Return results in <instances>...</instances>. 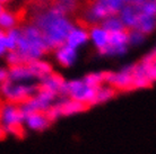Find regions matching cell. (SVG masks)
<instances>
[{
    "label": "cell",
    "instance_id": "cell-1",
    "mask_svg": "<svg viewBox=\"0 0 156 154\" xmlns=\"http://www.w3.org/2000/svg\"><path fill=\"white\" fill-rule=\"evenodd\" d=\"M32 24L42 33L50 50H55L66 43V38L74 24L63 12L55 5L40 8L32 17Z\"/></svg>",
    "mask_w": 156,
    "mask_h": 154
},
{
    "label": "cell",
    "instance_id": "cell-2",
    "mask_svg": "<svg viewBox=\"0 0 156 154\" xmlns=\"http://www.w3.org/2000/svg\"><path fill=\"white\" fill-rule=\"evenodd\" d=\"M20 34L16 51L20 53L26 64L33 60L41 59L50 51L42 33L33 24L25 25L20 28Z\"/></svg>",
    "mask_w": 156,
    "mask_h": 154
},
{
    "label": "cell",
    "instance_id": "cell-3",
    "mask_svg": "<svg viewBox=\"0 0 156 154\" xmlns=\"http://www.w3.org/2000/svg\"><path fill=\"white\" fill-rule=\"evenodd\" d=\"M37 89V83L15 82L7 79L2 83H0V95L4 97L6 102L22 105L34 96Z\"/></svg>",
    "mask_w": 156,
    "mask_h": 154
},
{
    "label": "cell",
    "instance_id": "cell-4",
    "mask_svg": "<svg viewBox=\"0 0 156 154\" xmlns=\"http://www.w3.org/2000/svg\"><path fill=\"white\" fill-rule=\"evenodd\" d=\"M24 118L25 115L20 105L0 101V126L6 133L15 135L23 134Z\"/></svg>",
    "mask_w": 156,
    "mask_h": 154
},
{
    "label": "cell",
    "instance_id": "cell-5",
    "mask_svg": "<svg viewBox=\"0 0 156 154\" xmlns=\"http://www.w3.org/2000/svg\"><path fill=\"white\" fill-rule=\"evenodd\" d=\"M95 90L96 89L87 85L83 80H71L66 82L63 97L77 100L87 106H92Z\"/></svg>",
    "mask_w": 156,
    "mask_h": 154
},
{
    "label": "cell",
    "instance_id": "cell-6",
    "mask_svg": "<svg viewBox=\"0 0 156 154\" xmlns=\"http://www.w3.org/2000/svg\"><path fill=\"white\" fill-rule=\"evenodd\" d=\"M133 65L125 66L120 72H104L105 85L114 88L117 91L133 90Z\"/></svg>",
    "mask_w": 156,
    "mask_h": 154
},
{
    "label": "cell",
    "instance_id": "cell-7",
    "mask_svg": "<svg viewBox=\"0 0 156 154\" xmlns=\"http://www.w3.org/2000/svg\"><path fill=\"white\" fill-rule=\"evenodd\" d=\"M128 29L109 33L108 46L103 51V55H122L128 46Z\"/></svg>",
    "mask_w": 156,
    "mask_h": 154
},
{
    "label": "cell",
    "instance_id": "cell-8",
    "mask_svg": "<svg viewBox=\"0 0 156 154\" xmlns=\"http://www.w3.org/2000/svg\"><path fill=\"white\" fill-rule=\"evenodd\" d=\"M67 81L63 79L61 74L52 72L47 77L40 79V82L37 83L40 89L49 90L51 92L55 93L57 96H62L65 95V87H66Z\"/></svg>",
    "mask_w": 156,
    "mask_h": 154
},
{
    "label": "cell",
    "instance_id": "cell-9",
    "mask_svg": "<svg viewBox=\"0 0 156 154\" xmlns=\"http://www.w3.org/2000/svg\"><path fill=\"white\" fill-rule=\"evenodd\" d=\"M141 15L140 6H136V5L126 4L123 7L121 8L118 16L121 19L122 24L125 25L127 29H133V27L136 26L137 22L139 19Z\"/></svg>",
    "mask_w": 156,
    "mask_h": 154
},
{
    "label": "cell",
    "instance_id": "cell-10",
    "mask_svg": "<svg viewBox=\"0 0 156 154\" xmlns=\"http://www.w3.org/2000/svg\"><path fill=\"white\" fill-rule=\"evenodd\" d=\"M90 41V36H88V28L84 26L73 27L69 32V34L67 36L66 43L68 46L73 47L75 50H77L79 47L84 46L86 43Z\"/></svg>",
    "mask_w": 156,
    "mask_h": 154
},
{
    "label": "cell",
    "instance_id": "cell-11",
    "mask_svg": "<svg viewBox=\"0 0 156 154\" xmlns=\"http://www.w3.org/2000/svg\"><path fill=\"white\" fill-rule=\"evenodd\" d=\"M24 20V12H12L9 9H2L0 12V31L7 32L16 28Z\"/></svg>",
    "mask_w": 156,
    "mask_h": 154
},
{
    "label": "cell",
    "instance_id": "cell-12",
    "mask_svg": "<svg viewBox=\"0 0 156 154\" xmlns=\"http://www.w3.org/2000/svg\"><path fill=\"white\" fill-rule=\"evenodd\" d=\"M88 36L90 39L93 42L94 46L98 49V53L102 54L105 50L109 42V33L101 26V25H93L88 27Z\"/></svg>",
    "mask_w": 156,
    "mask_h": 154
},
{
    "label": "cell",
    "instance_id": "cell-13",
    "mask_svg": "<svg viewBox=\"0 0 156 154\" xmlns=\"http://www.w3.org/2000/svg\"><path fill=\"white\" fill-rule=\"evenodd\" d=\"M55 106L60 112V116H70L75 115V114H79V112H85L86 109H88L90 107L87 105L70 99V98H63L60 101H58Z\"/></svg>",
    "mask_w": 156,
    "mask_h": 154
},
{
    "label": "cell",
    "instance_id": "cell-14",
    "mask_svg": "<svg viewBox=\"0 0 156 154\" xmlns=\"http://www.w3.org/2000/svg\"><path fill=\"white\" fill-rule=\"evenodd\" d=\"M55 56L60 65L63 68H69L74 65L77 60V50L68 46L67 44H63L55 50Z\"/></svg>",
    "mask_w": 156,
    "mask_h": 154
},
{
    "label": "cell",
    "instance_id": "cell-15",
    "mask_svg": "<svg viewBox=\"0 0 156 154\" xmlns=\"http://www.w3.org/2000/svg\"><path fill=\"white\" fill-rule=\"evenodd\" d=\"M24 123L26 125V127L32 129V131L42 132L47 129L50 125V120L48 119L45 112H31L25 115Z\"/></svg>",
    "mask_w": 156,
    "mask_h": 154
},
{
    "label": "cell",
    "instance_id": "cell-16",
    "mask_svg": "<svg viewBox=\"0 0 156 154\" xmlns=\"http://www.w3.org/2000/svg\"><path fill=\"white\" fill-rule=\"evenodd\" d=\"M26 64H27L28 69L31 70L34 79H39L40 80V79L47 77V75L53 72L52 64H50L48 61H44L42 59L33 60V61L28 62Z\"/></svg>",
    "mask_w": 156,
    "mask_h": 154
},
{
    "label": "cell",
    "instance_id": "cell-17",
    "mask_svg": "<svg viewBox=\"0 0 156 154\" xmlns=\"http://www.w3.org/2000/svg\"><path fill=\"white\" fill-rule=\"evenodd\" d=\"M8 79L15 82H27L34 79L31 70L28 69L27 64H20V65L9 66L8 69Z\"/></svg>",
    "mask_w": 156,
    "mask_h": 154
},
{
    "label": "cell",
    "instance_id": "cell-18",
    "mask_svg": "<svg viewBox=\"0 0 156 154\" xmlns=\"http://www.w3.org/2000/svg\"><path fill=\"white\" fill-rule=\"evenodd\" d=\"M115 95H117V90L104 83V85H102L101 87L96 88L92 105H98V104L106 102V101H109L110 99H112Z\"/></svg>",
    "mask_w": 156,
    "mask_h": 154
},
{
    "label": "cell",
    "instance_id": "cell-19",
    "mask_svg": "<svg viewBox=\"0 0 156 154\" xmlns=\"http://www.w3.org/2000/svg\"><path fill=\"white\" fill-rule=\"evenodd\" d=\"M133 29L140 32L141 34H144L145 36L149 35L155 29V17L144 15L141 12L140 17H139V19L137 22L136 26L133 27Z\"/></svg>",
    "mask_w": 156,
    "mask_h": 154
},
{
    "label": "cell",
    "instance_id": "cell-20",
    "mask_svg": "<svg viewBox=\"0 0 156 154\" xmlns=\"http://www.w3.org/2000/svg\"><path fill=\"white\" fill-rule=\"evenodd\" d=\"M20 31L18 27L9 29L7 32H2V42L6 47V51H15L17 49V43L20 38Z\"/></svg>",
    "mask_w": 156,
    "mask_h": 154
},
{
    "label": "cell",
    "instance_id": "cell-21",
    "mask_svg": "<svg viewBox=\"0 0 156 154\" xmlns=\"http://www.w3.org/2000/svg\"><path fill=\"white\" fill-rule=\"evenodd\" d=\"M101 26L105 29L108 33H113V32H119L122 29H126L125 25L122 24L121 19L118 15L110 16L108 18L101 22Z\"/></svg>",
    "mask_w": 156,
    "mask_h": 154
},
{
    "label": "cell",
    "instance_id": "cell-22",
    "mask_svg": "<svg viewBox=\"0 0 156 154\" xmlns=\"http://www.w3.org/2000/svg\"><path fill=\"white\" fill-rule=\"evenodd\" d=\"M83 81L85 82L87 85H90L92 88L96 89L104 85V72H93V73L87 74Z\"/></svg>",
    "mask_w": 156,
    "mask_h": 154
},
{
    "label": "cell",
    "instance_id": "cell-23",
    "mask_svg": "<svg viewBox=\"0 0 156 154\" xmlns=\"http://www.w3.org/2000/svg\"><path fill=\"white\" fill-rule=\"evenodd\" d=\"M144 34H141L140 32L136 31V29H128V44L131 45H139L144 42L145 39Z\"/></svg>",
    "mask_w": 156,
    "mask_h": 154
},
{
    "label": "cell",
    "instance_id": "cell-24",
    "mask_svg": "<svg viewBox=\"0 0 156 154\" xmlns=\"http://www.w3.org/2000/svg\"><path fill=\"white\" fill-rule=\"evenodd\" d=\"M6 61H7L8 65L9 66H15V65H20V64H25L23 61L22 56L20 55V53L17 51H9L7 52V55H6Z\"/></svg>",
    "mask_w": 156,
    "mask_h": 154
},
{
    "label": "cell",
    "instance_id": "cell-25",
    "mask_svg": "<svg viewBox=\"0 0 156 154\" xmlns=\"http://www.w3.org/2000/svg\"><path fill=\"white\" fill-rule=\"evenodd\" d=\"M140 9H141V12L144 15L155 17V12H156L155 0H147V1H145L144 4L140 6Z\"/></svg>",
    "mask_w": 156,
    "mask_h": 154
},
{
    "label": "cell",
    "instance_id": "cell-26",
    "mask_svg": "<svg viewBox=\"0 0 156 154\" xmlns=\"http://www.w3.org/2000/svg\"><path fill=\"white\" fill-rule=\"evenodd\" d=\"M8 79V70L5 68H0V83Z\"/></svg>",
    "mask_w": 156,
    "mask_h": 154
},
{
    "label": "cell",
    "instance_id": "cell-27",
    "mask_svg": "<svg viewBox=\"0 0 156 154\" xmlns=\"http://www.w3.org/2000/svg\"><path fill=\"white\" fill-rule=\"evenodd\" d=\"M6 47L4 45V42H2V32L0 31V56H2L5 53H6Z\"/></svg>",
    "mask_w": 156,
    "mask_h": 154
},
{
    "label": "cell",
    "instance_id": "cell-28",
    "mask_svg": "<svg viewBox=\"0 0 156 154\" xmlns=\"http://www.w3.org/2000/svg\"><path fill=\"white\" fill-rule=\"evenodd\" d=\"M145 1H147V0H128V2H127V4L136 5V6H141Z\"/></svg>",
    "mask_w": 156,
    "mask_h": 154
},
{
    "label": "cell",
    "instance_id": "cell-29",
    "mask_svg": "<svg viewBox=\"0 0 156 154\" xmlns=\"http://www.w3.org/2000/svg\"><path fill=\"white\" fill-rule=\"evenodd\" d=\"M49 1H53V0H34V2H35L37 6H43V5L45 4V2H49Z\"/></svg>",
    "mask_w": 156,
    "mask_h": 154
},
{
    "label": "cell",
    "instance_id": "cell-30",
    "mask_svg": "<svg viewBox=\"0 0 156 154\" xmlns=\"http://www.w3.org/2000/svg\"><path fill=\"white\" fill-rule=\"evenodd\" d=\"M5 134H6V132H5V129L1 126H0V139H2L5 136Z\"/></svg>",
    "mask_w": 156,
    "mask_h": 154
},
{
    "label": "cell",
    "instance_id": "cell-31",
    "mask_svg": "<svg viewBox=\"0 0 156 154\" xmlns=\"http://www.w3.org/2000/svg\"><path fill=\"white\" fill-rule=\"evenodd\" d=\"M12 0H0V4L4 5V4H7V2H10Z\"/></svg>",
    "mask_w": 156,
    "mask_h": 154
},
{
    "label": "cell",
    "instance_id": "cell-32",
    "mask_svg": "<svg viewBox=\"0 0 156 154\" xmlns=\"http://www.w3.org/2000/svg\"><path fill=\"white\" fill-rule=\"evenodd\" d=\"M2 9H4V7H2V5L0 4V12H1V10H2Z\"/></svg>",
    "mask_w": 156,
    "mask_h": 154
}]
</instances>
